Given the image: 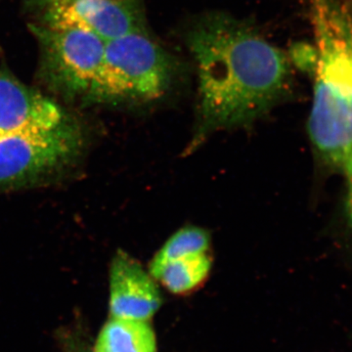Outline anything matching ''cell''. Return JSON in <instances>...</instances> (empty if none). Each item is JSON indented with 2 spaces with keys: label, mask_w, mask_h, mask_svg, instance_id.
Listing matches in <instances>:
<instances>
[{
  "label": "cell",
  "mask_w": 352,
  "mask_h": 352,
  "mask_svg": "<svg viewBox=\"0 0 352 352\" xmlns=\"http://www.w3.org/2000/svg\"><path fill=\"white\" fill-rule=\"evenodd\" d=\"M199 78V122L193 144L210 133L250 124L282 98L288 58L249 25L212 14L187 36Z\"/></svg>",
  "instance_id": "cell-1"
},
{
  "label": "cell",
  "mask_w": 352,
  "mask_h": 352,
  "mask_svg": "<svg viewBox=\"0 0 352 352\" xmlns=\"http://www.w3.org/2000/svg\"><path fill=\"white\" fill-rule=\"evenodd\" d=\"M318 41L308 134L321 159L352 179V24L323 1L317 15Z\"/></svg>",
  "instance_id": "cell-2"
},
{
  "label": "cell",
  "mask_w": 352,
  "mask_h": 352,
  "mask_svg": "<svg viewBox=\"0 0 352 352\" xmlns=\"http://www.w3.org/2000/svg\"><path fill=\"white\" fill-rule=\"evenodd\" d=\"M173 60L145 31L106 43L98 75L90 91L101 98L147 102L170 87Z\"/></svg>",
  "instance_id": "cell-3"
},
{
  "label": "cell",
  "mask_w": 352,
  "mask_h": 352,
  "mask_svg": "<svg viewBox=\"0 0 352 352\" xmlns=\"http://www.w3.org/2000/svg\"><path fill=\"white\" fill-rule=\"evenodd\" d=\"M45 27L78 30L108 43L145 31L138 8L127 0H45Z\"/></svg>",
  "instance_id": "cell-4"
},
{
  "label": "cell",
  "mask_w": 352,
  "mask_h": 352,
  "mask_svg": "<svg viewBox=\"0 0 352 352\" xmlns=\"http://www.w3.org/2000/svg\"><path fill=\"white\" fill-rule=\"evenodd\" d=\"M32 29L51 74L71 89L90 91L103 61L105 41L78 30Z\"/></svg>",
  "instance_id": "cell-5"
},
{
  "label": "cell",
  "mask_w": 352,
  "mask_h": 352,
  "mask_svg": "<svg viewBox=\"0 0 352 352\" xmlns=\"http://www.w3.org/2000/svg\"><path fill=\"white\" fill-rule=\"evenodd\" d=\"M210 236L205 229L186 226L171 235L150 263L149 273L173 294L200 286L210 274Z\"/></svg>",
  "instance_id": "cell-6"
},
{
  "label": "cell",
  "mask_w": 352,
  "mask_h": 352,
  "mask_svg": "<svg viewBox=\"0 0 352 352\" xmlns=\"http://www.w3.org/2000/svg\"><path fill=\"white\" fill-rule=\"evenodd\" d=\"M73 143L71 132L62 124L0 134V184L52 168L69 156Z\"/></svg>",
  "instance_id": "cell-7"
},
{
  "label": "cell",
  "mask_w": 352,
  "mask_h": 352,
  "mask_svg": "<svg viewBox=\"0 0 352 352\" xmlns=\"http://www.w3.org/2000/svg\"><path fill=\"white\" fill-rule=\"evenodd\" d=\"M155 281L131 254L116 252L110 267V317L149 321L162 305Z\"/></svg>",
  "instance_id": "cell-8"
},
{
  "label": "cell",
  "mask_w": 352,
  "mask_h": 352,
  "mask_svg": "<svg viewBox=\"0 0 352 352\" xmlns=\"http://www.w3.org/2000/svg\"><path fill=\"white\" fill-rule=\"evenodd\" d=\"M62 118L55 102L8 72H0V134L55 129L62 124Z\"/></svg>",
  "instance_id": "cell-9"
},
{
  "label": "cell",
  "mask_w": 352,
  "mask_h": 352,
  "mask_svg": "<svg viewBox=\"0 0 352 352\" xmlns=\"http://www.w3.org/2000/svg\"><path fill=\"white\" fill-rule=\"evenodd\" d=\"M94 352H157L156 336L148 321L110 317L99 333Z\"/></svg>",
  "instance_id": "cell-10"
},
{
  "label": "cell",
  "mask_w": 352,
  "mask_h": 352,
  "mask_svg": "<svg viewBox=\"0 0 352 352\" xmlns=\"http://www.w3.org/2000/svg\"><path fill=\"white\" fill-rule=\"evenodd\" d=\"M346 214L349 226L352 229V179L347 180V193L346 198Z\"/></svg>",
  "instance_id": "cell-11"
}]
</instances>
